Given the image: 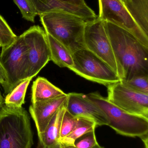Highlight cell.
<instances>
[{
  "label": "cell",
  "instance_id": "9c48e42d",
  "mask_svg": "<svg viewBox=\"0 0 148 148\" xmlns=\"http://www.w3.org/2000/svg\"><path fill=\"white\" fill-rule=\"evenodd\" d=\"M98 18L129 31L148 47V36L134 21L121 0H98Z\"/></svg>",
  "mask_w": 148,
  "mask_h": 148
},
{
  "label": "cell",
  "instance_id": "603a6c76",
  "mask_svg": "<svg viewBox=\"0 0 148 148\" xmlns=\"http://www.w3.org/2000/svg\"><path fill=\"white\" fill-rule=\"evenodd\" d=\"M98 143L95 130L86 133L76 140L73 145L59 144L58 148H91Z\"/></svg>",
  "mask_w": 148,
  "mask_h": 148
},
{
  "label": "cell",
  "instance_id": "52a82bcc",
  "mask_svg": "<svg viewBox=\"0 0 148 148\" xmlns=\"http://www.w3.org/2000/svg\"><path fill=\"white\" fill-rule=\"evenodd\" d=\"M26 45L22 34L9 46L2 48L0 62L8 77V83L3 88L6 95L26 79Z\"/></svg>",
  "mask_w": 148,
  "mask_h": 148
},
{
  "label": "cell",
  "instance_id": "ba28073f",
  "mask_svg": "<svg viewBox=\"0 0 148 148\" xmlns=\"http://www.w3.org/2000/svg\"><path fill=\"white\" fill-rule=\"evenodd\" d=\"M84 41L87 49L105 62L117 74V66L111 42L104 22L98 16L86 23Z\"/></svg>",
  "mask_w": 148,
  "mask_h": 148
},
{
  "label": "cell",
  "instance_id": "7a4b0ae2",
  "mask_svg": "<svg viewBox=\"0 0 148 148\" xmlns=\"http://www.w3.org/2000/svg\"><path fill=\"white\" fill-rule=\"evenodd\" d=\"M45 33L63 44L73 54L86 49L84 41L85 19L61 10H52L39 15Z\"/></svg>",
  "mask_w": 148,
  "mask_h": 148
},
{
  "label": "cell",
  "instance_id": "5bb4252c",
  "mask_svg": "<svg viewBox=\"0 0 148 148\" xmlns=\"http://www.w3.org/2000/svg\"><path fill=\"white\" fill-rule=\"evenodd\" d=\"M66 104L63 105L57 110L44 131L38 136L39 143L37 148H58L61 124L66 111Z\"/></svg>",
  "mask_w": 148,
  "mask_h": 148
},
{
  "label": "cell",
  "instance_id": "5b68a950",
  "mask_svg": "<svg viewBox=\"0 0 148 148\" xmlns=\"http://www.w3.org/2000/svg\"><path fill=\"white\" fill-rule=\"evenodd\" d=\"M73 56L74 66L70 70L83 78L107 87L120 81L107 63L87 49L77 50Z\"/></svg>",
  "mask_w": 148,
  "mask_h": 148
},
{
  "label": "cell",
  "instance_id": "ac0fdd59",
  "mask_svg": "<svg viewBox=\"0 0 148 148\" xmlns=\"http://www.w3.org/2000/svg\"><path fill=\"white\" fill-rule=\"evenodd\" d=\"M76 122L73 131L59 141V144L74 145L76 140L86 133L95 130L97 125L92 120L83 117H76Z\"/></svg>",
  "mask_w": 148,
  "mask_h": 148
},
{
  "label": "cell",
  "instance_id": "484cf974",
  "mask_svg": "<svg viewBox=\"0 0 148 148\" xmlns=\"http://www.w3.org/2000/svg\"><path fill=\"white\" fill-rule=\"evenodd\" d=\"M7 83L8 77L7 73L0 62V84L2 85L3 88L7 85Z\"/></svg>",
  "mask_w": 148,
  "mask_h": 148
},
{
  "label": "cell",
  "instance_id": "44dd1931",
  "mask_svg": "<svg viewBox=\"0 0 148 148\" xmlns=\"http://www.w3.org/2000/svg\"><path fill=\"white\" fill-rule=\"evenodd\" d=\"M4 18L0 14V46L4 48L13 43L17 38Z\"/></svg>",
  "mask_w": 148,
  "mask_h": 148
},
{
  "label": "cell",
  "instance_id": "83f0119b",
  "mask_svg": "<svg viewBox=\"0 0 148 148\" xmlns=\"http://www.w3.org/2000/svg\"><path fill=\"white\" fill-rule=\"evenodd\" d=\"M4 99L2 96L0 92V110L1 108L2 107L4 103Z\"/></svg>",
  "mask_w": 148,
  "mask_h": 148
},
{
  "label": "cell",
  "instance_id": "ffe728a7",
  "mask_svg": "<svg viewBox=\"0 0 148 148\" xmlns=\"http://www.w3.org/2000/svg\"><path fill=\"white\" fill-rule=\"evenodd\" d=\"M128 88L136 92L148 95V75H140L128 80L120 81Z\"/></svg>",
  "mask_w": 148,
  "mask_h": 148
},
{
  "label": "cell",
  "instance_id": "f546056e",
  "mask_svg": "<svg viewBox=\"0 0 148 148\" xmlns=\"http://www.w3.org/2000/svg\"><path fill=\"white\" fill-rule=\"evenodd\" d=\"M129 1V0H121L123 2V3H125L127 2L128 1Z\"/></svg>",
  "mask_w": 148,
  "mask_h": 148
},
{
  "label": "cell",
  "instance_id": "8992f818",
  "mask_svg": "<svg viewBox=\"0 0 148 148\" xmlns=\"http://www.w3.org/2000/svg\"><path fill=\"white\" fill-rule=\"evenodd\" d=\"M22 34L26 47V79L33 78L50 61L47 35L39 25L30 27Z\"/></svg>",
  "mask_w": 148,
  "mask_h": 148
},
{
  "label": "cell",
  "instance_id": "d4e9b609",
  "mask_svg": "<svg viewBox=\"0 0 148 148\" xmlns=\"http://www.w3.org/2000/svg\"><path fill=\"white\" fill-rule=\"evenodd\" d=\"M58 1L64 3H68V4L81 7V8H87L88 7L86 4L84 0H58Z\"/></svg>",
  "mask_w": 148,
  "mask_h": 148
},
{
  "label": "cell",
  "instance_id": "4dcf8cb0",
  "mask_svg": "<svg viewBox=\"0 0 148 148\" xmlns=\"http://www.w3.org/2000/svg\"><path fill=\"white\" fill-rule=\"evenodd\" d=\"M0 47H1V46H0Z\"/></svg>",
  "mask_w": 148,
  "mask_h": 148
},
{
  "label": "cell",
  "instance_id": "7402d4cb",
  "mask_svg": "<svg viewBox=\"0 0 148 148\" xmlns=\"http://www.w3.org/2000/svg\"><path fill=\"white\" fill-rule=\"evenodd\" d=\"M21 11L22 17L25 20L34 23L38 12L31 0H13Z\"/></svg>",
  "mask_w": 148,
  "mask_h": 148
},
{
  "label": "cell",
  "instance_id": "8fae6325",
  "mask_svg": "<svg viewBox=\"0 0 148 148\" xmlns=\"http://www.w3.org/2000/svg\"><path fill=\"white\" fill-rule=\"evenodd\" d=\"M66 109L75 117H83L94 121L97 126L107 125L109 121L101 109L88 98L87 95L81 93H70Z\"/></svg>",
  "mask_w": 148,
  "mask_h": 148
},
{
  "label": "cell",
  "instance_id": "e0dca14e",
  "mask_svg": "<svg viewBox=\"0 0 148 148\" xmlns=\"http://www.w3.org/2000/svg\"><path fill=\"white\" fill-rule=\"evenodd\" d=\"M123 4L134 21L148 36V0H129Z\"/></svg>",
  "mask_w": 148,
  "mask_h": 148
},
{
  "label": "cell",
  "instance_id": "6da1fadb",
  "mask_svg": "<svg viewBox=\"0 0 148 148\" xmlns=\"http://www.w3.org/2000/svg\"><path fill=\"white\" fill-rule=\"evenodd\" d=\"M114 52L120 81L148 75V47L124 29L103 21Z\"/></svg>",
  "mask_w": 148,
  "mask_h": 148
},
{
  "label": "cell",
  "instance_id": "d6986e66",
  "mask_svg": "<svg viewBox=\"0 0 148 148\" xmlns=\"http://www.w3.org/2000/svg\"><path fill=\"white\" fill-rule=\"evenodd\" d=\"M27 78L22 81L6 95L4 100L5 105L10 108H21L25 103L27 89L32 79Z\"/></svg>",
  "mask_w": 148,
  "mask_h": 148
},
{
  "label": "cell",
  "instance_id": "7c38bea8",
  "mask_svg": "<svg viewBox=\"0 0 148 148\" xmlns=\"http://www.w3.org/2000/svg\"><path fill=\"white\" fill-rule=\"evenodd\" d=\"M67 98V94H66L54 99L32 103L29 112L35 124L38 136L44 131L57 110L66 104Z\"/></svg>",
  "mask_w": 148,
  "mask_h": 148
},
{
  "label": "cell",
  "instance_id": "4fadbf2b",
  "mask_svg": "<svg viewBox=\"0 0 148 148\" xmlns=\"http://www.w3.org/2000/svg\"><path fill=\"white\" fill-rule=\"evenodd\" d=\"M34 3L38 15L52 10L66 11L82 17L87 21H93L97 16L89 7L81 8L62 2L58 0H31Z\"/></svg>",
  "mask_w": 148,
  "mask_h": 148
},
{
  "label": "cell",
  "instance_id": "4316f807",
  "mask_svg": "<svg viewBox=\"0 0 148 148\" xmlns=\"http://www.w3.org/2000/svg\"><path fill=\"white\" fill-rule=\"evenodd\" d=\"M145 145V148H148V134L140 137Z\"/></svg>",
  "mask_w": 148,
  "mask_h": 148
},
{
  "label": "cell",
  "instance_id": "3957f363",
  "mask_svg": "<svg viewBox=\"0 0 148 148\" xmlns=\"http://www.w3.org/2000/svg\"><path fill=\"white\" fill-rule=\"evenodd\" d=\"M33 138L27 110L3 105L0 110V148H31Z\"/></svg>",
  "mask_w": 148,
  "mask_h": 148
},
{
  "label": "cell",
  "instance_id": "9a60e30c",
  "mask_svg": "<svg viewBox=\"0 0 148 148\" xmlns=\"http://www.w3.org/2000/svg\"><path fill=\"white\" fill-rule=\"evenodd\" d=\"M31 90L32 103L54 99L66 94L46 78L41 77L33 82Z\"/></svg>",
  "mask_w": 148,
  "mask_h": 148
},
{
  "label": "cell",
  "instance_id": "2e32d148",
  "mask_svg": "<svg viewBox=\"0 0 148 148\" xmlns=\"http://www.w3.org/2000/svg\"><path fill=\"white\" fill-rule=\"evenodd\" d=\"M46 34L50 52V60L60 67L71 69L74 64L73 54L63 44Z\"/></svg>",
  "mask_w": 148,
  "mask_h": 148
},
{
  "label": "cell",
  "instance_id": "cb8c5ba5",
  "mask_svg": "<svg viewBox=\"0 0 148 148\" xmlns=\"http://www.w3.org/2000/svg\"><path fill=\"white\" fill-rule=\"evenodd\" d=\"M76 122V117L70 114L66 109L61 124L59 141L68 135L73 131L75 127Z\"/></svg>",
  "mask_w": 148,
  "mask_h": 148
},
{
  "label": "cell",
  "instance_id": "277c9868",
  "mask_svg": "<svg viewBox=\"0 0 148 148\" xmlns=\"http://www.w3.org/2000/svg\"><path fill=\"white\" fill-rule=\"evenodd\" d=\"M87 96L104 112L108 120V126L117 134L133 137H141L148 134L147 118L126 112L98 92L90 93Z\"/></svg>",
  "mask_w": 148,
  "mask_h": 148
},
{
  "label": "cell",
  "instance_id": "30bf717a",
  "mask_svg": "<svg viewBox=\"0 0 148 148\" xmlns=\"http://www.w3.org/2000/svg\"><path fill=\"white\" fill-rule=\"evenodd\" d=\"M107 100L126 112L148 119V95L136 92L120 82L107 86Z\"/></svg>",
  "mask_w": 148,
  "mask_h": 148
},
{
  "label": "cell",
  "instance_id": "f1b7e54d",
  "mask_svg": "<svg viewBox=\"0 0 148 148\" xmlns=\"http://www.w3.org/2000/svg\"><path fill=\"white\" fill-rule=\"evenodd\" d=\"M91 148H104V147H101V146H100V145H99V144H98V143H97V144H96V145H95L94 146H93L92 147H91Z\"/></svg>",
  "mask_w": 148,
  "mask_h": 148
}]
</instances>
